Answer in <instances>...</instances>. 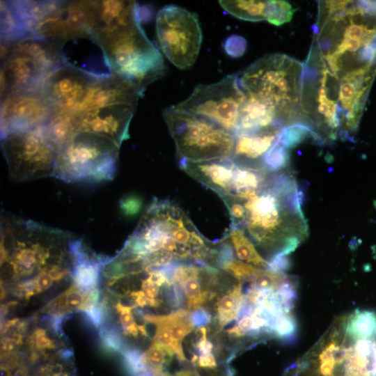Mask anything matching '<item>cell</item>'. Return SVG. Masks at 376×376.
Listing matches in <instances>:
<instances>
[{
    "mask_svg": "<svg viewBox=\"0 0 376 376\" xmlns=\"http://www.w3.org/2000/svg\"><path fill=\"white\" fill-rule=\"evenodd\" d=\"M313 29L302 87L339 116L346 103L369 93L376 76V19L338 8L318 13Z\"/></svg>",
    "mask_w": 376,
    "mask_h": 376,
    "instance_id": "cell-1",
    "label": "cell"
},
{
    "mask_svg": "<svg viewBox=\"0 0 376 376\" xmlns=\"http://www.w3.org/2000/svg\"><path fill=\"white\" fill-rule=\"evenodd\" d=\"M232 220L265 252L269 260L293 251L306 237L302 193L288 171L271 173L260 186L221 197Z\"/></svg>",
    "mask_w": 376,
    "mask_h": 376,
    "instance_id": "cell-2",
    "label": "cell"
},
{
    "mask_svg": "<svg viewBox=\"0 0 376 376\" xmlns=\"http://www.w3.org/2000/svg\"><path fill=\"white\" fill-rule=\"evenodd\" d=\"M124 248L150 267L180 263L214 266L218 253L217 244L202 236L180 207L157 198L144 210Z\"/></svg>",
    "mask_w": 376,
    "mask_h": 376,
    "instance_id": "cell-3",
    "label": "cell"
},
{
    "mask_svg": "<svg viewBox=\"0 0 376 376\" xmlns=\"http://www.w3.org/2000/svg\"><path fill=\"white\" fill-rule=\"evenodd\" d=\"M304 64L286 54L266 55L240 75L246 97L262 105L283 127L299 123Z\"/></svg>",
    "mask_w": 376,
    "mask_h": 376,
    "instance_id": "cell-4",
    "label": "cell"
},
{
    "mask_svg": "<svg viewBox=\"0 0 376 376\" xmlns=\"http://www.w3.org/2000/svg\"><path fill=\"white\" fill-rule=\"evenodd\" d=\"M142 8L93 33L103 49L112 74L123 77L143 91L165 73L163 57L141 26Z\"/></svg>",
    "mask_w": 376,
    "mask_h": 376,
    "instance_id": "cell-5",
    "label": "cell"
},
{
    "mask_svg": "<svg viewBox=\"0 0 376 376\" xmlns=\"http://www.w3.org/2000/svg\"><path fill=\"white\" fill-rule=\"evenodd\" d=\"M63 66L56 40L31 36L11 43L1 61V97L19 92H41L51 75Z\"/></svg>",
    "mask_w": 376,
    "mask_h": 376,
    "instance_id": "cell-6",
    "label": "cell"
},
{
    "mask_svg": "<svg viewBox=\"0 0 376 376\" xmlns=\"http://www.w3.org/2000/svg\"><path fill=\"white\" fill-rule=\"evenodd\" d=\"M120 146L88 132L76 134L57 152L54 178L66 182H100L116 173Z\"/></svg>",
    "mask_w": 376,
    "mask_h": 376,
    "instance_id": "cell-7",
    "label": "cell"
},
{
    "mask_svg": "<svg viewBox=\"0 0 376 376\" xmlns=\"http://www.w3.org/2000/svg\"><path fill=\"white\" fill-rule=\"evenodd\" d=\"M164 118L180 159L203 162L231 158L235 136L214 123L171 107Z\"/></svg>",
    "mask_w": 376,
    "mask_h": 376,
    "instance_id": "cell-8",
    "label": "cell"
},
{
    "mask_svg": "<svg viewBox=\"0 0 376 376\" xmlns=\"http://www.w3.org/2000/svg\"><path fill=\"white\" fill-rule=\"evenodd\" d=\"M8 174L22 182L53 176L57 150L43 125L10 134L1 139Z\"/></svg>",
    "mask_w": 376,
    "mask_h": 376,
    "instance_id": "cell-9",
    "label": "cell"
},
{
    "mask_svg": "<svg viewBox=\"0 0 376 376\" xmlns=\"http://www.w3.org/2000/svg\"><path fill=\"white\" fill-rule=\"evenodd\" d=\"M246 95L237 75L212 84H199L174 109L205 118L235 135Z\"/></svg>",
    "mask_w": 376,
    "mask_h": 376,
    "instance_id": "cell-10",
    "label": "cell"
},
{
    "mask_svg": "<svg viewBox=\"0 0 376 376\" xmlns=\"http://www.w3.org/2000/svg\"><path fill=\"white\" fill-rule=\"evenodd\" d=\"M156 33L162 52L175 66L186 70L194 63L203 38L196 14L178 6H165L157 14Z\"/></svg>",
    "mask_w": 376,
    "mask_h": 376,
    "instance_id": "cell-11",
    "label": "cell"
},
{
    "mask_svg": "<svg viewBox=\"0 0 376 376\" xmlns=\"http://www.w3.org/2000/svg\"><path fill=\"white\" fill-rule=\"evenodd\" d=\"M104 77L63 66L51 75L41 92L54 111L80 116L95 109Z\"/></svg>",
    "mask_w": 376,
    "mask_h": 376,
    "instance_id": "cell-12",
    "label": "cell"
},
{
    "mask_svg": "<svg viewBox=\"0 0 376 376\" xmlns=\"http://www.w3.org/2000/svg\"><path fill=\"white\" fill-rule=\"evenodd\" d=\"M95 23V1H57L33 36L65 40L87 36Z\"/></svg>",
    "mask_w": 376,
    "mask_h": 376,
    "instance_id": "cell-13",
    "label": "cell"
},
{
    "mask_svg": "<svg viewBox=\"0 0 376 376\" xmlns=\"http://www.w3.org/2000/svg\"><path fill=\"white\" fill-rule=\"evenodd\" d=\"M53 111L42 92L6 95L1 101V139L14 132L43 125Z\"/></svg>",
    "mask_w": 376,
    "mask_h": 376,
    "instance_id": "cell-14",
    "label": "cell"
},
{
    "mask_svg": "<svg viewBox=\"0 0 376 376\" xmlns=\"http://www.w3.org/2000/svg\"><path fill=\"white\" fill-rule=\"evenodd\" d=\"M136 107L116 104L91 110L79 116L77 134L88 132L107 137L120 147L129 138V125Z\"/></svg>",
    "mask_w": 376,
    "mask_h": 376,
    "instance_id": "cell-15",
    "label": "cell"
},
{
    "mask_svg": "<svg viewBox=\"0 0 376 376\" xmlns=\"http://www.w3.org/2000/svg\"><path fill=\"white\" fill-rule=\"evenodd\" d=\"M57 40L64 66L100 77L112 74L105 53L93 33Z\"/></svg>",
    "mask_w": 376,
    "mask_h": 376,
    "instance_id": "cell-16",
    "label": "cell"
},
{
    "mask_svg": "<svg viewBox=\"0 0 376 376\" xmlns=\"http://www.w3.org/2000/svg\"><path fill=\"white\" fill-rule=\"evenodd\" d=\"M230 15L247 21L267 20L276 26L289 22L295 9L285 1H219Z\"/></svg>",
    "mask_w": 376,
    "mask_h": 376,
    "instance_id": "cell-17",
    "label": "cell"
},
{
    "mask_svg": "<svg viewBox=\"0 0 376 376\" xmlns=\"http://www.w3.org/2000/svg\"><path fill=\"white\" fill-rule=\"evenodd\" d=\"M281 130L282 128L271 127L235 135V148L230 159L242 166L263 169V160L278 141Z\"/></svg>",
    "mask_w": 376,
    "mask_h": 376,
    "instance_id": "cell-18",
    "label": "cell"
},
{
    "mask_svg": "<svg viewBox=\"0 0 376 376\" xmlns=\"http://www.w3.org/2000/svg\"><path fill=\"white\" fill-rule=\"evenodd\" d=\"M224 238L230 243L240 260L260 269H267L268 261L260 256L243 229L231 228Z\"/></svg>",
    "mask_w": 376,
    "mask_h": 376,
    "instance_id": "cell-19",
    "label": "cell"
},
{
    "mask_svg": "<svg viewBox=\"0 0 376 376\" xmlns=\"http://www.w3.org/2000/svg\"><path fill=\"white\" fill-rule=\"evenodd\" d=\"M346 331L354 338L376 337V314L369 311H356L346 318Z\"/></svg>",
    "mask_w": 376,
    "mask_h": 376,
    "instance_id": "cell-20",
    "label": "cell"
},
{
    "mask_svg": "<svg viewBox=\"0 0 376 376\" xmlns=\"http://www.w3.org/2000/svg\"><path fill=\"white\" fill-rule=\"evenodd\" d=\"M84 295L85 293L79 289H70L58 297L50 306V308L56 313L73 311L81 308L84 310L87 302Z\"/></svg>",
    "mask_w": 376,
    "mask_h": 376,
    "instance_id": "cell-21",
    "label": "cell"
},
{
    "mask_svg": "<svg viewBox=\"0 0 376 376\" xmlns=\"http://www.w3.org/2000/svg\"><path fill=\"white\" fill-rule=\"evenodd\" d=\"M288 162V149L278 141L266 155L263 169L270 173H278L285 171Z\"/></svg>",
    "mask_w": 376,
    "mask_h": 376,
    "instance_id": "cell-22",
    "label": "cell"
},
{
    "mask_svg": "<svg viewBox=\"0 0 376 376\" xmlns=\"http://www.w3.org/2000/svg\"><path fill=\"white\" fill-rule=\"evenodd\" d=\"M219 268L230 274L241 283L249 282L256 274L263 269L237 260L235 257L221 263Z\"/></svg>",
    "mask_w": 376,
    "mask_h": 376,
    "instance_id": "cell-23",
    "label": "cell"
},
{
    "mask_svg": "<svg viewBox=\"0 0 376 376\" xmlns=\"http://www.w3.org/2000/svg\"><path fill=\"white\" fill-rule=\"evenodd\" d=\"M288 276L284 272L261 269L249 281L250 287L258 290L276 291Z\"/></svg>",
    "mask_w": 376,
    "mask_h": 376,
    "instance_id": "cell-24",
    "label": "cell"
},
{
    "mask_svg": "<svg viewBox=\"0 0 376 376\" xmlns=\"http://www.w3.org/2000/svg\"><path fill=\"white\" fill-rule=\"evenodd\" d=\"M297 334V323L291 313L279 316L273 327V336L279 339L293 341Z\"/></svg>",
    "mask_w": 376,
    "mask_h": 376,
    "instance_id": "cell-25",
    "label": "cell"
},
{
    "mask_svg": "<svg viewBox=\"0 0 376 376\" xmlns=\"http://www.w3.org/2000/svg\"><path fill=\"white\" fill-rule=\"evenodd\" d=\"M276 294L285 313H291L297 299L296 283L290 276L280 285Z\"/></svg>",
    "mask_w": 376,
    "mask_h": 376,
    "instance_id": "cell-26",
    "label": "cell"
},
{
    "mask_svg": "<svg viewBox=\"0 0 376 376\" xmlns=\"http://www.w3.org/2000/svg\"><path fill=\"white\" fill-rule=\"evenodd\" d=\"M100 336L103 343L114 351H123V340L118 330L109 326H104L100 330Z\"/></svg>",
    "mask_w": 376,
    "mask_h": 376,
    "instance_id": "cell-27",
    "label": "cell"
},
{
    "mask_svg": "<svg viewBox=\"0 0 376 376\" xmlns=\"http://www.w3.org/2000/svg\"><path fill=\"white\" fill-rule=\"evenodd\" d=\"M120 206L125 215L135 216L141 209L142 200L136 195L127 196L121 199Z\"/></svg>",
    "mask_w": 376,
    "mask_h": 376,
    "instance_id": "cell-28",
    "label": "cell"
},
{
    "mask_svg": "<svg viewBox=\"0 0 376 376\" xmlns=\"http://www.w3.org/2000/svg\"><path fill=\"white\" fill-rule=\"evenodd\" d=\"M88 321L95 327H98L103 322L104 311L103 306L93 304L83 310Z\"/></svg>",
    "mask_w": 376,
    "mask_h": 376,
    "instance_id": "cell-29",
    "label": "cell"
},
{
    "mask_svg": "<svg viewBox=\"0 0 376 376\" xmlns=\"http://www.w3.org/2000/svg\"><path fill=\"white\" fill-rule=\"evenodd\" d=\"M290 261L287 256H276L268 261V267L267 269L274 272H284L288 269Z\"/></svg>",
    "mask_w": 376,
    "mask_h": 376,
    "instance_id": "cell-30",
    "label": "cell"
},
{
    "mask_svg": "<svg viewBox=\"0 0 376 376\" xmlns=\"http://www.w3.org/2000/svg\"><path fill=\"white\" fill-rule=\"evenodd\" d=\"M190 318L194 327H204L211 322L212 317L205 308H198L190 313Z\"/></svg>",
    "mask_w": 376,
    "mask_h": 376,
    "instance_id": "cell-31",
    "label": "cell"
},
{
    "mask_svg": "<svg viewBox=\"0 0 376 376\" xmlns=\"http://www.w3.org/2000/svg\"><path fill=\"white\" fill-rule=\"evenodd\" d=\"M35 345L38 350L54 347L53 341L48 337L45 331L42 329H38L36 331Z\"/></svg>",
    "mask_w": 376,
    "mask_h": 376,
    "instance_id": "cell-32",
    "label": "cell"
},
{
    "mask_svg": "<svg viewBox=\"0 0 376 376\" xmlns=\"http://www.w3.org/2000/svg\"><path fill=\"white\" fill-rule=\"evenodd\" d=\"M33 280L35 281L38 292L48 289L52 285L54 281L53 279L48 273L41 274Z\"/></svg>",
    "mask_w": 376,
    "mask_h": 376,
    "instance_id": "cell-33",
    "label": "cell"
},
{
    "mask_svg": "<svg viewBox=\"0 0 376 376\" xmlns=\"http://www.w3.org/2000/svg\"><path fill=\"white\" fill-rule=\"evenodd\" d=\"M171 376H200L195 370L191 368H184L172 374Z\"/></svg>",
    "mask_w": 376,
    "mask_h": 376,
    "instance_id": "cell-34",
    "label": "cell"
}]
</instances>
